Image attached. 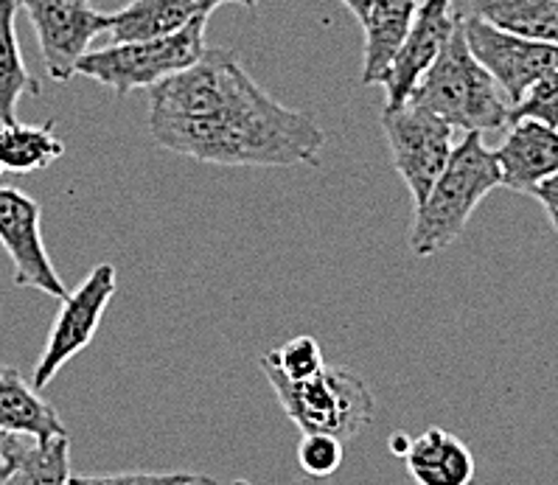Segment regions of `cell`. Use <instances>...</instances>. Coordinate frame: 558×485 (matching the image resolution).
<instances>
[{
  "instance_id": "cell-1",
  "label": "cell",
  "mask_w": 558,
  "mask_h": 485,
  "mask_svg": "<svg viewBox=\"0 0 558 485\" xmlns=\"http://www.w3.org/2000/svg\"><path fill=\"white\" fill-rule=\"evenodd\" d=\"M155 144L217 166H320L326 132L310 112L278 105L239 62L222 105L205 116H149Z\"/></svg>"
},
{
  "instance_id": "cell-2",
  "label": "cell",
  "mask_w": 558,
  "mask_h": 485,
  "mask_svg": "<svg viewBox=\"0 0 558 485\" xmlns=\"http://www.w3.org/2000/svg\"><path fill=\"white\" fill-rule=\"evenodd\" d=\"M410 105L424 107L463 135L466 132L483 135V132L511 126V99L469 51L466 34H463V14H460L447 48L438 53V60L429 65V71L421 76L415 90L410 93Z\"/></svg>"
},
{
  "instance_id": "cell-3",
  "label": "cell",
  "mask_w": 558,
  "mask_h": 485,
  "mask_svg": "<svg viewBox=\"0 0 558 485\" xmlns=\"http://www.w3.org/2000/svg\"><path fill=\"white\" fill-rule=\"evenodd\" d=\"M499 183V169L494 151L483 144L477 132H466L460 144L452 146L447 166L433 183L429 194L415 205L410 250L415 258H429L444 253L466 230L477 205Z\"/></svg>"
},
{
  "instance_id": "cell-4",
  "label": "cell",
  "mask_w": 558,
  "mask_h": 485,
  "mask_svg": "<svg viewBox=\"0 0 558 485\" xmlns=\"http://www.w3.org/2000/svg\"><path fill=\"white\" fill-rule=\"evenodd\" d=\"M262 374L267 376L278 404L301 435H335L345 444L374 421V393L354 371L326 365L306 381H287L267 367H262Z\"/></svg>"
},
{
  "instance_id": "cell-5",
  "label": "cell",
  "mask_w": 558,
  "mask_h": 485,
  "mask_svg": "<svg viewBox=\"0 0 558 485\" xmlns=\"http://www.w3.org/2000/svg\"><path fill=\"white\" fill-rule=\"evenodd\" d=\"M205 23L208 14H199L180 32L158 40L110 43L99 51H87L76 65V73L110 87L116 96L132 90H151L174 73L185 71L205 53Z\"/></svg>"
},
{
  "instance_id": "cell-6",
  "label": "cell",
  "mask_w": 558,
  "mask_h": 485,
  "mask_svg": "<svg viewBox=\"0 0 558 485\" xmlns=\"http://www.w3.org/2000/svg\"><path fill=\"white\" fill-rule=\"evenodd\" d=\"M116 287H119L116 267L112 264H99V267L90 269V276L80 287L68 292L60 312L53 317L37 367H34V390H46L53 381V376L60 374L73 356L82 354L90 345L101 320H105L107 306H110L112 295H116Z\"/></svg>"
},
{
  "instance_id": "cell-7",
  "label": "cell",
  "mask_w": 558,
  "mask_h": 485,
  "mask_svg": "<svg viewBox=\"0 0 558 485\" xmlns=\"http://www.w3.org/2000/svg\"><path fill=\"white\" fill-rule=\"evenodd\" d=\"M381 130L388 138L396 171L413 194V203L418 205L452 155L454 130L438 116L410 101L401 107H385Z\"/></svg>"
},
{
  "instance_id": "cell-8",
  "label": "cell",
  "mask_w": 558,
  "mask_h": 485,
  "mask_svg": "<svg viewBox=\"0 0 558 485\" xmlns=\"http://www.w3.org/2000/svg\"><path fill=\"white\" fill-rule=\"evenodd\" d=\"M17 7L37 32L43 62L53 82H71L90 43L110 26L107 14L96 12L90 0H17Z\"/></svg>"
},
{
  "instance_id": "cell-9",
  "label": "cell",
  "mask_w": 558,
  "mask_h": 485,
  "mask_svg": "<svg viewBox=\"0 0 558 485\" xmlns=\"http://www.w3.org/2000/svg\"><path fill=\"white\" fill-rule=\"evenodd\" d=\"M463 34H466L474 60L492 73L494 82L502 87L513 107L525 99V93L542 76L558 68V46L499 32V28L477 21L474 14L463 17Z\"/></svg>"
},
{
  "instance_id": "cell-10",
  "label": "cell",
  "mask_w": 558,
  "mask_h": 485,
  "mask_svg": "<svg viewBox=\"0 0 558 485\" xmlns=\"http://www.w3.org/2000/svg\"><path fill=\"white\" fill-rule=\"evenodd\" d=\"M0 247L12 262L17 287L65 301L68 289L43 242L40 203L17 189H0Z\"/></svg>"
},
{
  "instance_id": "cell-11",
  "label": "cell",
  "mask_w": 558,
  "mask_h": 485,
  "mask_svg": "<svg viewBox=\"0 0 558 485\" xmlns=\"http://www.w3.org/2000/svg\"><path fill=\"white\" fill-rule=\"evenodd\" d=\"M460 14L452 12V0H421L415 21L410 26L408 40L401 43L399 53L388 68V76L381 82L388 93V105L401 107L410 101V93L421 82V76L429 71L438 53L447 48Z\"/></svg>"
},
{
  "instance_id": "cell-12",
  "label": "cell",
  "mask_w": 558,
  "mask_h": 485,
  "mask_svg": "<svg viewBox=\"0 0 558 485\" xmlns=\"http://www.w3.org/2000/svg\"><path fill=\"white\" fill-rule=\"evenodd\" d=\"M499 183L519 194H533L542 180L558 174V130L533 119H517L506 141L494 149Z\"/></svg>"
},
{
  "instance_id": "cell-13",
  "label": "cell",
  "mask_w": 558,
  "mask_h": 485,
  "mask_svg": "<svg viewBox=\"0 0 558 485\" xmlns=\"http://www.w3.org/2000/svg\"><path fill=\"white\" fill-rule=\"evenodd\" d=\"M401 460L415 485H472L477 472L472 449L444 426L415 435Z\"/></svg>"
},
{
  "instance_id": "cell-14",
  "label": "cell",
  "mask_w": 558,
  "mask_h": 485,
  "mask_svg": "<svg viewBox=\"0 0 558 485\" xmlns=\"http://www.w3.org/2000/svg\"><path fill=\"white\" fill-rule=\"evenodd\" d=\"M421 0H374L362 21L365 28V60H362V85H381L388 68L408 40Z\"/></svg>"
},
{
  "instance_id": "cell-15",
  "label": "cell",
  "mask_w": 558,
  "mask_h": 485,
  "mask_svg": "<svg viewBox=\"0 0 558 485\" xmlns=\"http://www.w3.org/2000/svg\"><path fill=\"white\" fill-rule=\"evenodd\" d=\"M0 429L28 435L34 440H48L68 435L65 424L51 404L23 379L21 371L0 365Z\"/></svg>"
},
{
  "instance_id": "cell-16",
  "label": "cell",
  "mask_w": 558,
  "mask_h": 485,
  "mask_svg": "<svg viewBox=\"0 0 558 485\" xmlns=\"http://www.w3.org/2000/svg\"><path fill=\"white\" fill-rule=\"evenodd\" d=\"M197 0H130L124 9L107 14L110 43L158 40L199 17Z\"/></svg>"
},
{
  "instance_id": "cell-17",
  "label": "cell",
  "mask_w": 558,
  "mask_h": 485,
  "mask_svg": "<svg viewBox=\"0 0 558 485\" xmlns=\"http://www.w3.org/2000/svg\"><path fill=\"white\" fill-rule=\"evenodd\" d=\"M472 14L499 32L558 46L556 0H472Z\"/></svg>"
},
{
  "instance_id": "cell-18",
  "label": "cell",
  "mask_w": 558,
  "mask_h": 485,
  "mask_svg": "<svg viewBox=\"0 0 558 485\" xmlns=\"http://www.w3.org/2000/svg\"><path fill=\"white\" fill-rule=\"evenodd\" d=\"M17 9H21L17 0H0V121L3 124L17 121V105L23 93H32V96L40 93V82L28 73L21 43H17V28H14Z\"/></svg>"
},
{
  "instance_id": "cell-19",
  "label": "cell",
  "mask_w": 558,
  "mask_h": 485,
  "mask_svg": "<svg viewBox=\"0 0 558 485\" xmlns=\"http://www.w3.org/2000/svg\"><path fill=\"white\" fill-rule=\"evenodd\" d=\"M53 121L46 124H3L0 126V163L3 171L28 174L48 169L65 155V144L53 132Z\"/></svg>"
},
{
  "instance_id": "cell-20",
  "label": "cell",
  "mask_w": 558,
  "mask_h": 485,
  "mask_svg": "<svg viewBox=\"0 0 558 485\" xmlns=\"http://www.w3.org/2000/svg\"><path fill=\"white\" fill-rule=\"evenodd\" d=\"M71 480V440L68 435L37 440L23 460L0 485H65Z\"/></svg>"
},
{
  "instance_id": "cell-21",
  "label": "cell",
  "mask_w": 558,
  "mask_h": 485,
  "mask_svg": "<svg viewBox=\"0 0 558 485\" xmlns=\"http://www.w3.org/2000/svg\"><path fill=\"white\" fill-rule=\"evenodd\" d=\"M258 365L272 371V374L283 376L287 381H306L320 374L326 362H323L320 342L310 335H301L295 340L283 342L276 351L264 354L258 360Z\"/></svg>"
},
{
  "instance_id": "cell-22",
  "label": "cell",
  "mask_w": 558,
  "mask_h": 485,
  "mask_svg": "<svg viewBox=\"0 0 558 485\" xmlns=\"http://www.w3.org/2000/svg\"><path fill=\"white\" fill-rule=\"evenodd\" d=\"M345 460V446L335 435L310 433L298 440V465L306 477L329 480Z\"/></svg>"
},
{
  "instance_id": "cell-23",
  "label": "cell",
  "mask_w": 558,
  "mask_h": 485,
  "mask_svg": "<svg viewBox=\"0 0 558 485\" xmlns=\"http://www.w3.org/2000/svg\"><path fill=\"white\" fill-rule=\"evenodd\" d=\"M533 119L542 124H550L558 130V68H553L547 76L536 82L525 93V99L513 107V119Z\"/></svg>"
},
{
  "instance_id": "cell-24",
  "label": "cell",
  "mask_w": 558,
  "mask_h": 485,
  "mask_svg": "<svg viewBox=\"0 0 558 485\" xmlns=\"http://www.w3.org/2000/svg\"><path fill=\"white\" fill-rule=\"evenodd\" d=\"M194 474L189 472H121L99 477H71L65 485H185Z\"/></svg>"
},
{
  "instance_id": "cell-25",
  "label": "cell",
  "mask_w": 558,
  "mask_h": 485,
  "mask_svg": "<svg viewBox=\"0 0 558 485\" xmlns=\"http://www.w3.org/2000/svg\"><path fill=\"white\" fill-rule=\"evenodd\" d=\"M37 440L28 438V435H17V433H7V429H0V483L9 477V474L28 458V452L34 449Z\"/></svg>"
},
{
  "instance_id": "cell-26",
  "label": "cell",
  "mask_w": 558,
  "mask_h": 485,
  "mask_svg": "<svg viewBox=\"0 0 558 485\" xmlns=\"http://www.w3.org/2000/svg\"><path fill=\"white\" fill-rule=\"evenodd\" d=\"M533 197L542 203V208H545V214H547V219H550L553 230L558 233V174L542 180V183L533 189Z\"/></svg>"
},
{
  "instance_id": "cell-27",
  "label": "cell",
  "mask_w": 558,
  "mask_h": 485,
  "mask_svg": "<svg viewBox=\"0 0 558 485\" xmlns=\"http://www.w3.org/2000/svg\"><path fill=\"white\" fill-rule=\"evenodd\" d=\"M197 3H199V12L203 14L217 12V9L225 7V3H239V7L250 9V12H256L258 9V0H197Z\"/></svg>"
},
{
  "instance_id": "cell-28",
  "label": "cell",
  "mask_w": 558,
  "mask_h": 485,
  "mask_svg": "<svg viewBox=\"0 0 558 485\" xmlns=\"http://www.w3.org/2000/svg\"><path fill=\"white\" fill-rule=\"evenodd\" d=\"M342 7L349 9L351 14H354L356 21H365V14H368V9H371V3H374V0H340Z\"/></svg>"
},
{
  "instance_id": "cell-29",
  "label": "cell",
  "mask_w": 558,
  "mask_h": 485,
  "mask_svg": "<svg viewBox=\"0 0 558 485\" xmlns=\"http://www.w3.org/2000/svg\"><path fill=\"white\" fill-rule=\"evenodd\" d=\"M408 446H410V438L404 433H399V435H393V438H390V452L399 454V458L408 452Z\"/></svg>"
},
{
  "instance_id": "cell-30",
  "label": "cell",
  "mask_w": 558,
  "mask_h": 485,
  "mask_svg": "<svg viewBox=\"0 0 558 485\" xmlns=\"http://www.w3.org/2000/svg\"><path fill=\"white\" fill-rule=\"evenodd\" d=\"M283 485H329V480H317V477H298V480H290V483H283Z\"/></svg>"
},
{
  "instance_id": "cell-31",
  "label": "cell",
  "mask_w": 558,
  "mask_h": 485,
  "mask_svg": "<svg viewBox=\"0 0 558 485\" xmlns=\"http://www.w3.org/2000/svg\"><path fill=\"white\" fill-rule=\"evenodd\" d=\"M185 485H219L217 480H210V477H203V474H194V477L189 480Z\"/></svg>"
},
{
  "instance_id": "cell-32",
  "label": "cell",
  "mask_w": 558,
  "mask_h": 485,
  "mask_svg": "<svg viewBox=\"0 0 558 485\" xmlns=\"http://www.w3.org/2000/svg\"><path fill=\"white\" fill-rule=\"evenodd\" d=\"M0 174H3V163H0Z\"/></svg>"
},
{
  "instance_id": "cell-33",
  "label": "cell",
  "mask_w": 558,
  "mask_h": 485,
  "mask_svg": "<svg viewBox=\"0 0 558 485\" xmlns=\"http://www.w3.org/2000/svg\"><path fill=\"white\" fill-rule=\"evenodd\" d=\"M0 126H3V121H0Z\"/></svg>"
},
{
  "instance_id": "cell-34",
  "label": "cell",
  "mask_w": 558,
  "mask_h": 485,
  "mask_svg": "<svg viewBox=\"0 0 558 485\" xmlns=\"http://www.w3.org/2000/svg\"><path fill=\"white\" fill-rule=\"evenodd\" d=\"M556 3H558V0H556Z\"/></svg>"
}]
</instances>
